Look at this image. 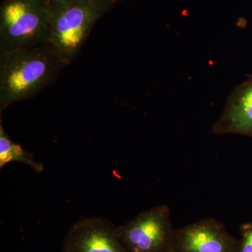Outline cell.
<instances>
[{
    "instance_id": "1",
    "label": "cell",
    "mask_w": 252,
    "mask_h": 252,
    "mask_svg": "<svg viewBox=\"0 0 252 252\" xmlns=\"http://www.w3.org/2000/svg\"><path fill=\"white\" fill-rule=\"evenodd\" d=\"M65 66L48 43L0 52V114L39 94Z\"/></svg>"
},
{
    "instance_id": "2",
    "label": "cell",
    "mask_w": 252,
    "mask_h": 252,
    "mask_svg": "<svg viewBox=\"0 0 252 252\" xmlns=\"http://www.w3.org/2000/svg\"><path fill=\"white\" fill-rule=\"evenodd\" d=\"M49 11L48 44L66 65L75 60L99 15L92 0H54Z\"/></svg>"
},
{
    "instance_id": "3",
    "label": "cell",
    "mask_w": 252,
    "mask_h": 252,
    "mask_svg": "<svg viewBox=\"0 0 252 252\" xmlns=\"http://www.w3.org/2000/svg\"><path fill=\"white\" fill-rule=\"evenodd\" d=\"M49 11L36 0H9L1 10L0 52L47 44Z\"/></svg>"
},
{
    "instance_id": "4",
    "label": "cell",
    "mask_w": 252,
    "mask_h": 252,
    "mask_svg": "<svg viewBox=\"0 0 252 252\" xmlns=\"http://www.w3.org/2000/svg\"><path fill=\"white\" fill-rule=\"evenodd\" d=\"M174 232L166 204L140 212L117 227L118 238L127 252H166L172 248Z\"/></svg>"
},
{
    "instance_id": "5",
    "label": "cell",
    "mask_w": 252,
    "mask_h": 252,
    "mask_svg": "<svg viewBox=\"0 0 252 252\" xmlns=\"http://www.w3.org/2000/svg\"><path fill=\"white\" fill-rule=\"evenodd\" d=\"M63 252H127L118 238L117 227L102 217H83L67 230Z\"/></svg>"
},
{
    "instance_id": "6",
    "label": "cell",
    "mask_w": 252,
    "mask_h": 252,
    "mask_svg": "<svg viewBox=\"0 0 252 252\" xmlns=\"http://www.w3.org/2000/svg\"><path fill=\"white\" fill-rule=\"evenodd\" d=\"M238 245L222 222L206 218L175 230L172 248L177 252H238Z\"/></svg>"
},
{
    "instance_id": "7",
    "label": "cell",
    "mask_w": 252,
    "mask_h": 252,
    "mask_svg": "<svg viewBox=\"0 0 252 252\" xmlns=\"http://www.w3.org/2000/svg\"><path fill=\"white\" fill-rule=\"evenodd\" d=\"M214 133H252V81L235 91L212 128Z\"/></svg>"
},
{
    "instance_id": "8",
    "label": "cell",
    "mask_w": 252,
    "mask_h": 252,
    "mask_svg": "<svg viewBox=\"0 0 252 252\" xmlns=\"http://www.w3.org/2000/svg\"><path fill=\"white\" fill-rule=\"evenodd\" d=\"M11 162H21L39 173L44 170V165L35 161L32 154L11 140L0 122V169Z\"/></svg>"
},
{
    "instance_id": "9",
    "label": "cell",
    "mask_w": 252,
    "mask_h": 252,
    "mask_svg": "<svg viewBox=\"0 0 252 252\" xmlns=\"http://www.w3.org/2000/svg\"><path fill=\"white\" fill-rule=\"evenodd\" d=\"M242 240L238 252H252V223L242 226Z\"/></svg>"
},
{
    "instance_id": "10",
    "label": "cell",
    "mask_w": 252,
    "mask_h": 252,
    "mask_svg": "<svg viewBox=\"0 0 252 252\" xmlns=\"http://www.w3.org/2000/svg\"><path fill=\"white\" fill-rule=\"evenodd\" d=\"M166 252H175V250H173V249L170 248V250H167V251Z\"/></svg>"
},
{
    "instance_id": "11",
    "label": "cell",
    "mask_w": 252,
    "mask_h": 252,
    "mask_svg": "<svg viewBox=\"0 0 252 252\" xmlns=\"http://www.w3.org/2000/svg\"></svg>"
}]
</instances>
